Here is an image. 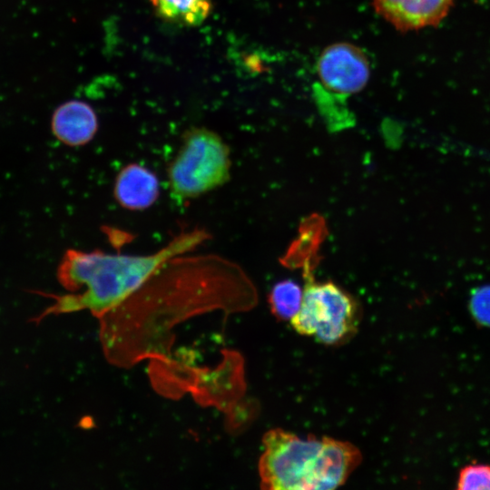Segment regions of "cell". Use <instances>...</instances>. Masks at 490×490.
I'll return each mask as SVG.
<instances>
[{
  "instance_id": "cell-1",
  "label": "cell",
  "mask_w": 490,
  "mask_h": 490,
  "mask_svg": "<svg viewBox=\"0 0 490 490\" xmlns=\"http://www.w3.org/2000/svg\"><path fill=\"white\" fill-rule=\"evenodd\" d=\"M252 286L236 264L213 254L169 260L119 306L102 316L100 338L112 363L160 359L169 330L189 318L252 304Z\"/></svg>"
},
{
  "instance_id": "cell-2",
  "label": "cell",
  "mask_w": 490,
  "mask_h": 490,
  "mask_svg": "<svg viewBox=\"0 0 490 490\" xmlns=\"http://www.w3.org/2000/svg\"><path fill=\"white\" fill-rule=\"evenodd\" d=\"M210 238L202 228L181 230L162 248L143 255L69 249L56 277L70 293L54 296L56 302L49 312L87 310L99 318L132 296L169 260L190 253Z\"/></svg>"
},
{
  "instance_id": "cell-3",
  "label": "cell",
  "mask_w": 490,
  "mask_h": 490,
  "mask_svg": "<svg viewBox=\"0 0 490 490\" xmlns=\"http://www.w3.org/2000/svg\"><path fill=\"white\" fill-rule=\"evenodd\" d=\"M230 149L205 127H191L167 169L170 196L177 203L201 197L224 183L230 173Z\"/></svg>"
},
{
  "instance_id": "cell-4",
  "label": "cell",
  "mask_w": 490,
  "mask_h": 490,
  "mask_svg": "<svg viewBox=\"0 0 490 490\" xmlns=\"http://www.w3.org/2000/svg\"><path fill=\"white\" fill-rule=\"evenodd\" d=\"M305 284L300 309L290 320L294 330L327 346L344 344L358 330L359 307L351 294L332 281L315 280L304 265Z\"/></svg>"
},
{
  "instance_id": "cell-5",
  "label": "cell",
  "mask_w": 490,
  "mask_h": 490,
  "mask_svg": "<svg viewBox=\"0 0 490 490\" xmlns=\"http://www.w3.org/2000/svg\"><path fill=\"white\" fill-rule=\"evenodd\" d=\"M259 460L260 486L267 490H318L323 436L300 437L282 428L265 433Z\"/></svg>"
},
{
  "instance_id": "cell-6",
  "label": "cell",
  "mask_w": 490,
  "mask_h": 490,
  "mask_svg": "<svg viewBox=\"0 0 490 490\" xmlns=\"http://www.w3.org/2000/svg\"><path fill=\"white\" fill-rule=\"evenodd\" d=\"M317 74L325 91L348 96L366 87L370 64L361 48L348 42H338L322 51L317 62Z\"/></svg>"
},
{
  "instance_id": "cell-7",
  "label": "cell",
  "mask_w": 490,
  "mask_h": 490,
  "mask_svg": "<svg viewBox=\"0 0 490 490\" xmlns=\"http://www.w3.org/2000/svg\"><path fill=\"white\" fill-rule=\"evenodd\" d=\"M377 15L397 31L407 33L439 25L455 0H371Z\"/></svg>"
},
{
  "instance_id": "cell-8",
  "label": "cell",
  "mask_w": 490,
  "mask_h": 490,
  "mask_svg": "<svg viewBox=\"0 0 490 490\" xmlns=\"http://www.w3.org/2000/svg\"><path fill=\"white\" fill-rule=\"evenodd\" d=\"M160 195L157 175L147 167L132 162L122 167L113 183V197L129 211H143L152 206Z\"/></svg>"
},
{
  "instance_id": "cell-9",
  "label": "cell",
  "mask_w": 490,
  "mask_h": 490,
  "mask_svg": "<svg viewBox=\"0 0 490 490\" xmlns=\"http://www.w3.org/2000/svg\"><path fill=\"white\" fill-rule=\"evenodd\" d=\"M53 134L63 143L83 146L90 142L98 131V118L85 102L70 100L59 105L51 119Z\"/></svg>"
},
{
  "instance_id": "cell-10",
  "label": "cell",
  "mask_w": 490,
  "mask_h": 490,
  "mask_svg": "<svg viewBox=\"0 0 490 490\" xmlns=\"http://www.w3.org/2000/svg\"><path fill=\"white\" fill-rule=\"evenodd\" d=\"M164 20L186 26L201 24L210 15L212 0H151Z\"/></svg>"
},
{
  "instance_id": "cell-11",
  "label": "cell",
  "mask_w": 490,
  "mask_h": 490,
  "mask_svg": "<svg viewBox=\"0 0 490 490\" xmlns=\"http://www.w3.org/2000/svg\"><path fill=\"white\" fill-rule=\"evenodd\" d=\"M303 298V288L290 279L278 282L269 296L272 314L280 320H290L299 312Z\"/></svg>"
},
{
  "instance_id": "cell-12",
  "label": "cell",
  "mask_w": 490,
  "mask_h": 490,
  "mask_svg": "<svg viewBox=\"0 0 490 490\" xmlns=\"http://www.w3.org/2000/svg\"><path fill=\"white\" fill-rule=\"evenodd\" d=\"M459 490H490V465L473 462L460 468L456 478Z\"/></svg>"
},
{
  "instance_id": "cell-13",
  "label": "cell",
  "mask_w": 490,
  "mask_h": 490,
  "mask_svg": "<svg viewBox=\"0 0 490 490\" xmlns=\"http://www.w3.org/2000/svg\"><path fill=\"white\" fill-rule=\"evenodd\" d=\"M468 307L475 323L490 328V284L476 287L472 290Z\"/></svg>"
}]
</instances>
